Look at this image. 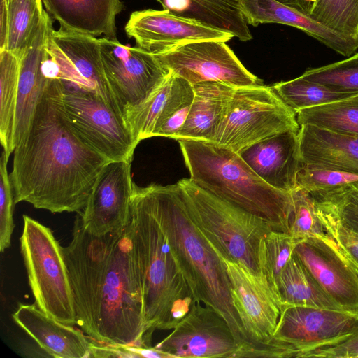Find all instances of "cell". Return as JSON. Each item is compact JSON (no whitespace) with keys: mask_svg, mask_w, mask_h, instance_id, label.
Here are the masks:
<instances>
[{"mask_svg":"<svg viewBox=\"0 0 358 358\" xmlns=\"http://www.w3.org/2000/svg\"><path fill=\"white\" fill-rule=\"evenodd\" d=\"M72 235L62 250L76 324L100 343L152 347L128 227L96 236L83 228L77 216Z\"/></svg>","mask_w":358,"mask_h":358,"instance_id":"6da1fadb","label":"cell"},{"mask_svg":"<svg viewBox=\"0 0 358 358\" xmlns=\"http://www.w3.org/2000/svg\"><path fill=\"white\" fill-rule=\"evenodd\" d=\"M62 83L50 80L30 127L13 151L15 204L52 213H80L109 162L73 129L62 108Z\"/></svg>","mask_w":358,"mask_h":358,"instance_id":"7a4b0ae2","label":"cell"},{"mask_svg":"<svg viewBox=\"0 0 358 358\" xmlns=\"http://www.w3.org/2000/svg\"><path fill=\"white\" fill-rule=\"evenodd\" d=\"M139 272L143 315L149 333L169 330L196 303L145 187L134 184L128 226Z\"/></svg>","mask_w":358,"mask_h":358,"instance_id":"3957f363","label":"cell"},{"mask_svg":"<svg viewBox=\"0 0 358 358\" xmlns=\"http://www.w3.org/2000/svg\"><path fill=\"white\" fill-rule=\"evenodd\" d=\"M145 188L194 299L224 318L242 348L248 345L232 303L224 263L191 219L178 184H152Z\"/></svg>","mask_w":358,"mask_h":358,"instance_id":"277c9868","label":"cell"},{"mask_svg":"<svg viewBox=\"0 0 358 358\" xmlns=\"http://www.w3.org/2000/svg\"><path fill=\"white\" fill-rule=\"evenodd\" d=\"M189 179L210 194L266 222L273 230L289 233V192L260 178L233 150L214 142L178 141Z\"/></svg>","mask_w":358,"mask_h":358,"instance_id":"5b68a950","label":"cell"},{"mask_svg":"<svg viewBox=\"0 0 358 358\" xmlns=\"http://www.w3.org/2000/svg\"><path fill=\"white\" fill-rule=\"evenodd\" d=\"M177 183L191 219L217 254L260 274V247L273 230L271 225L208 193L189 178Z\"/></svg>","mask_w":358,"mask_h":358,"instance_id":"8992f818","label":"cell"},{"mask_svg":"<svg viewBox=\"0 0 358 358\" xmlns=\"http://www.w3.org/2000/svg\"><path fill=\"white\" fill-rule=\"evenodd\" d=\"M20 251L35 304L48 316L76 324L74 298L62 247L51 229L23 215Z\"/></svg>","mask_w":358,"mask_h":358,"instance_id":"52a82bcc","label":"cell"},{"mask_svg":"<svg viewBox=\"0 0 358 358\" xmlns=\"http://www.w3.org/2000/svg\"><path fill=\"white\" fill-rule=\"evenodd\" d=\"M299 129L296 114L271 86L238 87L234 88L214 143L238 153L261 140Z\"/></svg>","mask_w":358,"mask_h":358,"instance_id":"ba28073f","label":"cell"},{"mask_svg":"<svg viewBox=\"0 0 358 358\" xmlns=\"http://www.w3.org/2000/svg\"><path fill=\"white\" fill-rule=\"evenodd\" d=\"M61 81L62 111L79 136L109 162L133 158L137 143L123 117L97 94Z\"/></svg>","mask_w":358,"mask_h":358,"instance_id":"9c48e42d","label":"cell"},{"mask_svg":"<svg viewBox=\"0 0 358 358\" xmlns=\"http://www.w3.org/2000/svg\"><path fill=\"white\" fill-rule=\"evenodd\" d=\"M358 334V313L306 306H282L268 343L287 357H309L314 351L337 345Z\"/></svg>","mask_w":358,"mask_h":358,"instance_id":"30bf717a","label":"cell"},{"mask_svg":"<svg viewBox=\"0 0 358 358\" xmlns=\"http://www.w3.org/2000/svg\"><path fill=\"white\" fill-rule=\"evenodd\" d=\"M106 76L124 121L169 74L155 56L117 39L99 38Z\"/></svg>","mask_w":358,"mask_h":358,"instance_id":"8fae6325","label":"cell"},{"mask_svg":"<svg viewBox=\"0 0 358 358\" xmlns=\"http://www.w3.org/2000/svg\"><path fill=\"white\" fill-rule=\"evenodd\" d=\"M220 257L227 268L233 305L250 344L245 357H259L275 330L282 308L280 297L262 274Z\"/></svg>","mask_w":358,"mask_h":358,"instance_id":"7c38bea8","label":"cell"},{"mask_svg":"<svg viewBox=\"0 0 358 358\" xmlns=\"http://www.w3.org/2000/svg\"><path fill=\"white\" fill-rule=\"evenodd\" d=\"M155 56L168 71L192 85L208 81L234 87L261 84L223 41L191 42Z\"/></svg>","mask_w":358,"mask_h":358,"instance_id":"4fadbf2b","label":"cell"},{"mask_svg":"<svg viewBox=\"0 0 358 358\" xmlns=\"http://www.w3.org/2000/svg\"><path fill=\"white\" fill-rule=\"evenodd\" d=\"M154 348L169 358H238L242 345L218 312L196 302Z\"/></svg>","mask_w":358,"mask_h":358,"instance_id":"5bb4252c","label":"cell"},{"mask_svg":"<svg viewBox=\"0 0 358 358\" xmlns=\"http://www.w3.org/2000/svg\"><path fill=\"white\" fill-rule=\"evenodd\" d=\"M46 51L55 64L56 79L97 94L121 115L104 71L99 38L53 29Z\"/></svg>","mask_w":358,"mask_h":358,"instance_id":"9a60e30c","label":"cell"},{"mask_svg":"<svg viewBox=\"0 0 358 358\" xmlns=\"http://www.w3.org/2000/svg\"><path fill=\"white\" fill-rule=\"evenodd\" d=\"M132 159L110 161L99 173L85 208L79 213L88 233L101 236L122 231L129 226L135 184L131 173Z\"/></svg>","mask_w":358,"mask_h":358,"instance_id":"2e32d148","label":"cell"},{"mask_svg":"<svg viewBox=\"0 0 358 358\" xmlns=\"http://www.w3.org/2000/svg\"><path fill=\"white\" fill-rule=\"evenodd\" d=\"M128 36L138 47L157 55L199 41H229L234 36L169 10L146 9L133 12L125 25Z\"/></svg>","mask_w":358,"mask_h":358,"instance_id":"e0dca14e","label":"cell"},{"mask_svg":"<svg viewBox=\"0 0 358 358\" xmlns=\"http://www.w3.org/2000/svg\"><path fill=\"white\" fill-rule=\"evenodd\" d=\"M294 254L342 310L358 313V276L323 239L298 242Z\"/></svg>","mask_w":358,"mask_h":358,"instance_id":"ac0fdd59","label":"cell"},{"mask_svg":"<svg viewBox=\"0 0 358 358\" xmlns=\"http://www.w3.org/2000/svg\"><path fill=\"white\" fill-rule=\"evenodd\" d=\"M271 187L290 192L301 166L298 131H286L261 140L238 153Z\"/></svg>","mask_w":358,"mask_h":358,"instance_id":"d6986e66","label":"cell"},{"mask_svg":"<svg viewBox=\"0 0 358 358\" xmlns=\"http://www.w3.org/2000/svg\"><path fill=\"white\" fill-rule=\"evenodd\" d=\"M52 29V17L44 10L31 41L20 58L14 147L28 131L36 108L50 80L43 72V62L48 38Z\"/></svg>","mask_w":358,"mask_h":358,"instance_id":"ffe728a7","label":"cell"},{"mask_svg":"<svg viewBox=\"0 0 358 358\" xmlns=\"http://www.w3.org/2000/svg\"><path fill=\"white\" fill-rule=\"evenodd\" d=\"M21 327L48 356L90 358L93 340L73 325L62 323L43 312L36 304H20L12 315Z\"/></svg>","mask_w":358,"mask_h":358,"instance_id":"44dd1931","label":"cell"},{"mask_svg":"<svg viewBox=\"0 0 358 358\" xmlns=\"http://www.w3.org/2000/svg\"><path fill=\"white\" fill-rule=\"evenodd\" d=\"M242 8L248 24L257 27L263 23H277L291 26L345 57L351 56L358 49V36L335 31L309 15L278 0H243Z\"/></svg>","mask_w":358,"mask_h":358,"instance_id":"7402d4cb","label":"cell"},{"mask_svg":"<svg viewBox=\"0 0 358 358\" xmlns=\"http://www.w3.org/2000/svg\"><path fill=\"white\" fill-rule=\"evenodd\" d=\"M301 166L358 174V137L313 125L298 131Z\"/></svg>","mask_w":358,"mask_h":358,"instance_id":"603a6c76","label":"cell"},{"mask_svg":"<svg viewBox=\"0 0 358 358\" xmlns=\"http://www.w3.org/2000/svg\"><path fill=\"white\" fill-rule=\"evenodd\" d=\"M46 12L60 28L94 37L117 39L116 16L124 9L121 0H42Z\"/></svg>","mask_w":358,"mask_h":358,"instance_id":"cb8c5ba5","label":"cell"},{"mask_svg":"<svg viewBox=\"0 0 358 358\" xmlns=\"http://www.w3.org/2000/svg\"><path fill=\"white\" fill-rule=\"evenodd\" d=\"M193 86L194 96L190 111L175 140L214 142L234 87L210 81Z\"/></svg>","mask_w":358,"mask_h":358,"instance_id":"d4e9b609","label":"cell"},{"mask_svg":"<svg viewBox=\"0 0 358 358\" xmlns=\"http://www.w3.org/2000/svg\"><path fill=\"white\" fill-rule=\"evenodd\" d=\"M163 10L232 34L242 41L252 38L242 8L243 0H157Z\"/></svg>","mask_w":358,"mask_h":358,"instance_id":"484cf974","label":"cell"},{"mask_svg":"<svg viewBox=\"0 0 358 358\" xmlns=\"http://www.w3.org/2000/svg\"><path fill=\"white\" fill-rule=\"evenodd\" d=\"M278 290L282 306H306L343 310L327 294L294 254L280 274Z\"/></svg>","mask_w":358,"mask_h":358,"instance_id":"4316f807","label":"cell"},{"mask_svg":"<svg viewBox=\"0 0 358 358\" xmlns=\"http://www.w3.org/2000/svg\"><path fill=\"white\" fill-rule=\"evenodd\" d=\"M20 58L8 50H0V141L7 156L13 152Z\"/></svg>","mask_w":358,"mask_h":358,"instance_id":"83f0119b","label":"cell"},{"mask_svg":"<svg viewBox=\"0 0 358 358\" xmlns=\"http://www.w3.org/2000/svg\"><path fill=\"white\" fill-rule=\"evenodd\" d=\"M299 126L309 124L358 137V95L303 109L296 113Z\"/></svg>","mask_w":358,"mask_h":358,"instance_id":"f1b7e54d","label":"cell"},{"mask_svg":"<svg viewBox=\"0 0 358 358\" xmlns=\"http://www.w3.org/2000/svg\"><path fill=\"white\" fill-rule=\"evenodd\" d=\"M317 205L326 233L321 239L358 276V233L344 224L338 206L318 201Z\"/></svg>","mask_w":358,"mask_h":358,"instance_id":"f546056e","label":"cell"},{"mask_svg":"<svg viewBox=\"0 0 358 358\" xmlns=\"http://www.w3.org/2000/svg\"><path fill=\"white\" fill-rule=\"evenodd\" d=\"M282 101L296 114L306 108L338 101L358 95L334 91L319 83L303 78L275 83L271 86Z\"/></svg>","mask_w":358,"mask_h":358,"instance_id":"4dcf8cb0","label":"cell"},{"mask_svg":"<svg viewBox=\"0 0 358 358\" xmlns=\"http://www.w3.org/2000/svg\"><path fill=\"white\" fill-rule=\"evenodd\" d=\"M42 0H10L6 49L22 57L44 13Z\"/></svg>","mask_w":358,"mask_h":358,"instance_id":"1f68e13d","label":"cell"},{"mask_svg":"<svg viewBox=\"0 0 358 358\" xmlns=\"http://www.w3.org/2000/svg\"><path fill=\"white\" fill-rule=\"evenodd\" d=\"M173 75L170 96L155 124L152 137L162 136L175 139L190 111L194 96V86L184 78Z\"/></svg>","mask_w":358,"mask_h":358,"instance_id":"d6a6232c","label":"cell"},{"mask_svg":"<svg viewBox=\"0 0 358 358\" xmlns=\"http://www.w3.org/2000/svg\"><path fill=\"white\" fill-rule=\"evenodd\" d=\"M289 194L292 205L289 234L296 243L309 238H323L326 233L317 201L311 194L298 185Z\"/></svg>","mask_w":358,"mask_h":358,"instance_id":"836d02e7","label":"cell"},{"mask_svg":"<svg viewBox=\"0 0 358 358\" xmlns=\"http://www.w3.org/2000/svg\"><path fill=\"white\" fill-rule=\"evenodd\" d=\"M174 75L169 72L166 79L152 94L126 118L125 122L137 145L152 137L155 124L170 96Z\"/></svg>","mask_w":358,"mask_h":358,"instance_id":"e575fe53","label":"cell"},{"mask_svg":"<svg viewBox=\"0 0 358 358\" xmlns=\"http://www.w3.org/2000/svg\"><path fill=\"white\" fill-rule=\"evenodd\" d=\"M296 245L289 233L275 230H271L262 242L259 256L260 273L278 293L279 278L294 255Z\"/></svg>","mask_w":358,"mask_h":358,"instance_id":"d590c367","label":"cell"},{"mask_svg":"<svg viewBox=\"0 0 358 358\" xmlns=\"http://www.w3.org/2000/svg\"><path fill=\"white\" fill-rule=\"evenodd\" d=\"M309 15L335 31L358 36V0H315Z\"/></svg>","mask_w":358,"mask_h":358,"instance_id":"8d00e7d4","label":"cell"},{"mask_svg":"<svg viewBox=\"0 0 358 358\" xmlns=\"http://www.w3.org/2000/svg\"><path fill=\"white\" fill-rule=\"evenodd\" d=\"M301 76L334 91L358 94V52L344 60L307 69Z\"/></svg>","mask_w":358,"mask_h":358,"instance_id":"74e56055","label":"cell"},{"mask_svg":"<svg viewBox=\"0 0 358 358\" xmlns=\"http://www.w3.org/2000/svg\"><path fill=\"white\" fill-rule=\"evenodd\" d=\"M9 157L3 150L0 159V250L10 248L14 229L13 209L15 205L14 192L8 172Z\"/></svg>","mask_w":358,"mask_h":358,"instance_id":"f35d334b","label":"cell"},{"mask_svg":"<svg viewBox=\"0 0 358 358\" xmlns=\"http://www.w3.org/2000/svg\"><path fill=\"white\" fill-rule=\"evenodd\" d=\"M358 181V174L301 166L297 176V185L310 193L322 192Z\"/></svg>","mask_w":358,"mask_h":358,"instance_id":"ab89813d","label":"cell"},{"mask_svg":"<svg viewBox=\"0 0 358 358\" xmlns=\"http://www.w3.org/2000/svg\"><path fill=\"white\" fill-rule=\"evenodd\" d=\"M91 357H147L169 358L154 347L143 348L133 345L103 344L93 340Z\"/></svg>","mask_w":358,"mask_h":358,"instance_id":"60d3db41","label":"cell"},{"mask_svg":"<svg viewBox=\"0 0 358 358\" xmlns=\"http://www.w3.org/2000/svg\"><path fill=\"white\" fill-rule=\"evenodd\" d=\"M310 194L318 202L329 203L338 207L348 203L358 204V181L328 191Z\"/></svg>","mask_w":358,"mask_h":358,"instance_id":"b9f144b4","label":"cell"},{"mask_svg":"<svg viewBox=\"0 0 358 358\" xmlns=\"http://www.w3.org/2000/svg\"><path fill=\"white\" fill-rule=\"evenodd\" d=\"M309 357L357 358L358 334L343 343L314 351Z\"/></svg>","mask_w":358,"mask_h":358,"instance_id":"7bdbcfd3","label":"cell"},{"mask_svg":"<svg viewBox=\"0 0 358 358\" xmlns=\"http://www.w3.org/2000/svg\"><path fill=\"white\" fill-rule=\"evenodd\" d=\"M338 208L344 224L358 233V204L348 203Z\"/></svg>","mask_w":358,"mask_h":358,"instance_id":"ee69618b","label":"cell"},{"mask_svg":"<svg viewBox=\"0 0 358 358\" xmlns=\"http://www.w3.org/2000/svg\"><path fill=\"white\" fill-rule=\"evenodd\" d=\"M10 0L0 3V50L6 49Z\"/></svg>","mask_w":358,"mask_h":358,"instance_id":"f6af8a7d","label":"cell"},{"mask_svg":"<svg viewBox=\"0 0 358 358\" xmlns=\"http://www.w3.org/2000/svg\"><path fill=\"white\" fill-rule=\"evenodd\" d=\"M308 15L310 14L315 0H278Z\"/></svg>","mask_w":358,"mask_h":358,"instance_id":"bcb514c9","label":"cell"},{"mask_svg":"<svg viewBox=\"0 0 358 358\" xmlns=\"http://www.w3.org/2000/svg\"><path fill=\"white\" fill-rule=\"evenodd\" d=\"M358 358V357H357Z\"/></svg>","mask_w":358,"mask_h":358,"instance_id":"7dc6e473","label":"cell"}]
</instances>
